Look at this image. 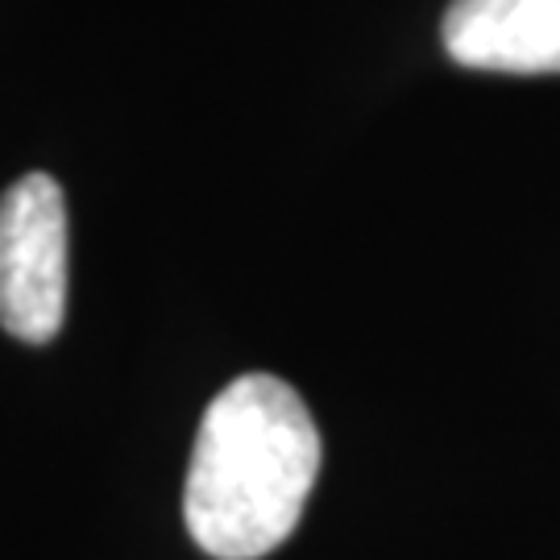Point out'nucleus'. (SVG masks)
Masks as SVG:
<instances>
[{
    "mask_svg": "<svg viewBox=\"0 0 560 560\" xmlns=\"http://www.w3.org/2000/svg\"><path fill=\"white\" fill-rule=\"evenodd\" d=\"M320 474V432L275 374H245L208 402L191 448L183 520L217 560L275 552L303 515Z\"/></svg>",
    "mask_w": 560,
    "mask_h": 560,
    "instance_id": "f257e3e1",
    "label": "nucleus"
},
{
    "mask_svg": "<svg viewBox=\"0 0 560 560\" xmlns=\"http://www.w3.org/2000/svg\"><path fill=\"white\" fill-rule=\"evenodd\" d=\"M67 307V208L50 175H25L0 196V328L42 345Z\"/></svg>",
    "mask_w": 560,
    "mask_h": 560,
    "instance_id": "f03ea898",
    "label": "nucleus"
},
{
    "mask_svg": "<svg viewBox=\"0 0 560 560\" xmlns=\"http://www.w3.org/2000/svg\"><path fill=\"white\" fill-rule=\"evenodd\" d=\"M448 59L502 75H560V0H453Z\"/></svg>",
    "mask_w": 560,
    "mask_h": 560,
    "instance_id": "7ed1b4c3",
    "label": "nucleus"
}]
</instances>
